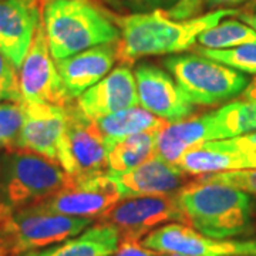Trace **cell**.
I'll return each mask as SVG.
<instances>
[{
	"label": "cell",
	"mask_w": 256,
	"mask_h": 256,
	"mask_svg": "<svg viewBox=\"0 0 256 256\" xmlns=\"http://www.w3.org/2000/svg\"><path fill=\"white\" fill-rule=\"evenodd\" d=\"M236 9H216L204 16L175 20L164 10L138 12L116 18L121 37L118 62L131 64L148 56L171 54L191 48L202 32L214 28L224 18L236 16Z\"/></svg>",
	"instance_id": "cell-1"
},
{
	"label": "cell",
	"mask_w": 256,
	"mask_h": 256,
	"mask_svg": "<svg viewBox=\"0 0 256 256\" xmlns=\"http://www.w3.org/2000/svg\"><path fill=\"white\" fill-rule=\"evenodd\" d=\"M184 224L215 239L246 235L252 228L250 195L220 184L192 181L176 192Z\"/></svg>",
	"instance_id": "cell-2"
},
{
	"label": "cell",
	"mask_w": 256,
	"mask_h": 256,
	"mask_svg": "<svg viewBox=\"0 0 256 256\" xmlns=\"http://www.w3.org/2000/svg\"><path fill=\"white\" fill-rule=\"evenodd\" d=\"M42 18L54 60L118 42L121 37L118 26L90 0H48Z\"/></svg>",
	"instance_id": "cell-3"
},
{
	"label": "cell",
	"mask_w": 256,
	"mask_h": 256,
	"mask_svg": "<svg viewBox=\"0 0 256 256\" xmlns=\"http://www.w3.org/2000/svg\"><path fill=\"white\" fill-rule=\"evenodd\" d=\"M70 180L60 165L28 150L8 151L2 161V192L12 210L44 201Z\"/></svg>",
	"instance_id": "cell-4"
},
{
	"label": "cell",
	"mask_w": 256,
	"mask_h": 256,
	"mask_svg": "<svg viewBox=\"0 0 256 256\" xmlns=\"http://www.w3.org/2000/svg\"><path fill=\"white\" fill-rule=\"evenodd\" d=\"M164 66L194 106H216L232 100L249 84L245 74L200 53L171 56Z\"/></svg>",
	"instance_id": "cell-5"
},
{
	"label": "cell",
	"mask_w": 256,
	"mask_h": 256,
	"mask_svg": "<svg viewBox=\"0 0 256 256\" xmlns=\"http://www.w3.org/2000/svg\"><path fill=\"white\" fill-rule=\"evenodd\" d=\"M98 222L108 224L118 230L121 240H140L150 232L170 222H182L184 214L176 192L126 198L104 212Z\"/></svg>",
	"instance_id": "cell-6"
},
{
	"label": "cell",
	"mask_w": 256,
	"mask_h": 256,
	"mask_svg": "<svg viewBox=\"0 0 256 256\" xmlns=\"http://www.w3.org/2000/svg\"><path fill=\"white\" fill-rule=\"evenodd\" d=\"M120 200L122 196L118 188L106 171L87 176L72 175V180L60 191L32 206L43 212L92 220L100 218Z\"/></svg>",
	"instance_id": "cell-7"
},
{
	"label": "cell",
	"mask_w": 256,
	"mask_h": 256,
	"mask_svg": "<svg viewBox=\"0 0 256 256\" xmlns=\"http://www.w3.org/2000/svg\"><path fill=\"white\" fill-rule=\"evenodd\" d=\"M18 86L23 101L28 102L66 107L73 101L66 92L54 57L50 52L43 18L37 26L23 63L18 67Z\"/></svg>",
	"instance_id": "cell-8"
},
{
	"label": "cell",
	"mask_w": 256,
	"mask_h": 256,
	"mask_svg": "<svg viewBox=\"0 0 256 256\" xmlns=\"http://www.w3.org/2000/svg\"><path fill=\"white\" fill-rule=\"evenodd\" d=\"M141 244L162 255L256 256V240L210 238L182 222H170L154 229Z\"/></svg>",
	"instance_id": "cell-9"
},
{
	"label": "cell",
	"mask_w": 256,
	"mask_h": 256,
	"mask_svg": "<svg viewBox=\"0 0 256 256\" xmlns=\"http://www.w3.org/2000/svg\"><path fill=\"white\" fill-rule=\"evenodd\" d=\"M23 108L24 124L22 128L18 148L44 156L60 165L67 174H72L66 141L64 107L23 101Z\"/></svg>",
	"instance_id": "cell-10"
},
{
	"label": "cell",
	"mask_w": 256,
	"mask_h": 256,
	"mask_svg": "<svg viewBox=\"0 0 256 256\" xmlns=\"http://www.w3.org/2000/svg\"><path fill=\"white\" fill-rule=\"evenodd\" d=\"M66 141L73 176L101 174L107 171L106 141L96 120L87 117L76 102L64 107Z\"/></svg>",
	"instance_id": "cell-11"
},
{
	"label": "cell",
	"mask_w": 256,
	"mask_h": 256,
	"mask_svg": "<svg viewBox=\"0 0 256 256\" xmlns=\"http://www.w3.org/2000/svg\"><path fill=\"white\" fill-rule=\"evenodd\" d=\"M138 104L168 122L182 121L194 111V104L170 74L154 64L136 67Z\"/></svg>",
	"instance_id": "cell-12"
},
{
	"label": "cell",
	"mask_w": 256,
	"mask_h": 256,
	"mask_svg": "<svg viewBox=\"0 0 256 256\" xmlns=\"http://www.w3.org/2000/svg\"><path fill=\"white\" fill-rule=\"evenodd\" d=\"M78 108L92 120L138 106L137 82L128 66L111 70L104 78L76 98Z\"/></svg>",
	"instance_id": "cell-13"
},
{
	"label": "cell",
	"mask_w": 256,
	"mask_h": 256,
	"mask_svg": "<svg viewBox=\"0 0 256 256\" xmlns=\"http://www.w3.org/2000/svg\"><path fill=\"white\" fill-rule=\"evenodd\" d=\"M107 174L117 185L122 200L175 194L182 188L188 176L182 170L156 156L126 172L107 171Z\"/></svg>",
	"instance_id": "cell-14"
},
{
	"label": "cell",
	"mask_w": 256,
	"mask_h": 256,
	"mask_svg": "<svg viewBox=\"0 0 256 256\" xmlns=\"http://www.w3.org/2000/svg\"><path fill=\"white\" fill-rule=\"evenodd\" d=\"M117 60L118 42H111L62 60H56V66L68 97L76 100L110 73Z\"/></svg>",
	"instance_id": "cell-15"
},
{
	"label": "cell",
	"mask_w": 256,
	"mask_h": 256,
	"mask_svg": "<svg viewBox=\"0 0 256 256\" xmlns=\"http://www.w3.org/2000/svg\"><path fill=\"white\" fill-rule=\"evenodd\" d=\"M40 20L42 12L28 0H0V54L18 70Z\"/></svg>",
	"instance_id": "cell-16"
},
{
	"label": "cell",
	"mask_w": 256,
	"mask_h": 256,
	"mask_svg": "<svg viewBox=\"0 0 256 256\" xmlns=\"http://www.w3.org/2000/svg\"><path fill=\"white\" fill-rule=\"evenodd\" d=\"M175 166L188 175H205L230 170L249 168V164L239 151L230 146L228 138L212 140L188 148Z\"/></svg>",
	"instance_id": "cell-17"
},
{
	"label": "cell",
	"mask_w": 256,
	"mask_h": 256,
	"mask_svg": "<svg viewBox=\"0 0 256 256\" xmlns=\"http://www.w3.org/2000/svg\"><path fill=\"white\" fill-rule=\"evenodd\" d=\"M212 140L215 137L210 112L194 118L168 122L156 134V156L175 165L188 148Z\"/></svg>",
	"instance_id": "cell-18"
},
{
	"label": "cell",
	"mask_w": 256,
	"mask_h": 256,
	"mask_svg": "<svg viewBox=\"0 0 256 256\" xmlns=\"http://www.w3.org/2000/svg\"><path fill=\"white\" fill-rule=\"evenodd\" d=\"M118 245V230L108 224L98 222L76 236L18 256H111Z\"/></svg>",
	"instance_id": "cell-19"
},
{
	"label": "cell",
	"mask_w": 256,
	"mask_h": 256,
	"mask_svg": "<svg viewBox=\"0 0 256 256\" xmlns=\"http://www.w3.org/2000/svg\"><path fill=\"white\" fill-rule=\"evenodd\" d=\"M96 121L104 136L107 151L120 140L141 132H158L168 124V121L160 118L152 112L140 107L117 111Z\"/></svg>",
	"instance_id": "cell-20"
},
{
	"label": "cell",
	"mask_w": 256,
	"mask_h": 256,
	"mask_svg": "<svg viewBox=\"0 0 256 256\" xmlns=\"http://www.w3.org/2000/svg\"><path fill=\"white\" fill-rule=\"evenodd\" d=\"M215 140H225L256 132V104L238 100L210 111Z\"/></svg>",
	"instance_id": "cell-21"
},
{
	"label": "cell",
	"mask_w": 256,
	"mask_h": 256,
	"mask_svg": "<svg viewBox=\"0 0 256 256\" xmlns=\"http://www.w3.org/2000/svg\"><path fill=\"white\" fill-rule=\"evenodd\" d=\"M156 132H141L117 141L107 151V171L126 172L156 156Z\"/></svg>",
	"instance_id": "cell-22"
},
{
	"label": "cell",
	"mask_w": 256,
	"mask_h": 256,
	"mask_svg": "<svg viewBox=\"0 0 256 256\" xmlns=\"http://www.w3.org/2000/svg\"><path fill=\"white\" fill-rule=\"evenodd\" d=\"M196 42L205 48H232L246 43H256V30L242 20H225L202 32Z\"/></svg>",
	"instance_id": "cell-23"
},
{
	"label": "cell",
	"mask_w": 256,
	"mask_h": 256,
	"mask_svg": "<svg viewBox=\"0 0 256 256\" xmlns=\"http://www.w3.org/2000/svg\"><path fill=\"white\" fill-rule=\"evenodd\" d=\"M196 53L225 64L245 74H256V43H246L232 48H205L196 47Z\"/></svg>",
	"instance_id": "cell-24"
},
{
	"label": "cell",
	"mask_w": 256,
	"mask_h": 256,
	"mask_svg": "<svg viewBox=\"0 0 256 256\" xmlns=\"http://www.w3.org/2000/svg\"><path fill=\"white\" fill-rule=\"evenodd\" d=\"M24 124L23 102H0V150H18L22 128Z\"/></svg>",
	"instance_id": "cell-25"
},
{
	"label": "cell",
	"mask_w": 256,
	"mask_h": 256,
	"mask_svg": "<svg viewBox=\"0 0 256 256\" xmlns=\"http://www.w3.org/2000/svg\"><path fill=\"white\" fill-rule=\"evenodd\" d=\"M195 182L200 184H220L230 186L239 191L256 195V168H244V170H230L212 174L200 175Z\"/></svg>",
	"instance_id": "cell-26"
},
{
	"label": "cell",
	"mask_w": 256,
	"mask_h": 256,
	"mask_svg": "<svg viewBox=\"0 0 256 256\" xmlns=\"http://www.w3.org/2000/svg\"><path fill=\"white\" fill-rule=\"evenodd\" d=\"M2 101L23 102L18 68L3 54H0V102Z\"/></svg>",
	"instance_id": "cell-27"
},
{
	"label": "cell",
	"mask_w": 256,
	"mask_h": 256,
	"mask_svg": "<svg viewBox=\"0 0 256 256\" xmlns=\"http://www.w3.org/2000/svg\"><path fill=\"white\" fill-rule=\"evenodd\" d=\"M230 146L239 151L249 164V168H256V132L228 138Z\"/></svg>",
	"instance_id": "cell-28"
},
{
	"label": "cell",
	"mask_w": 256,
	"mask_h": 256,
	"mask_svg": "<svg viewBox=\"0 0 256 256\" xmlns=\"http://www.w3.org/2000/svg\"><path fill=\"white\" fill-rule=\"evenodd\" d=\"M111 256H160V254L146 248L140 240H121Z\"/></svg>",
	"instance_id": "cell-29"
},
{
	"label": "cell",
	"mask_w": 256,
	"mask_h": 256,
	"mask_svg": "<svg viewBox=\"0 0 256 256\" xmlns=\"http://www.w3.org/2000/svg\"><path fill=\"white\" fill-rule=\"evenodd\" d=\"M178 0H127L134 9L140 12H150V10H166L172 8Z\"/></svg>",
	"instance_id": "cell-30"
},
{
	"label": "cell",
	"mask_w": 256,
	"mask_h": 256,
	"mask_svg": "<svg viewBox=\"0 0 256 256\" xmlns=\"http://www.w3.org/2000/svg\"><path fill=\"white\" fill-rule=\"evenodd\" d=\"M242 100L250 101V102H255L256 104V77L254 80H250L249 84L246 86V88L242 92Z\"/></svg>",
	"instance_id": "cell-31"
},
{
	"label": "cell",
	"mask_w": 256,
	"mask_h": 256,
	"mask_svg": "<svg viewBox=\"0 0 256 256\" xmlns=\"http://www.w3.org/2000/svg\"><path fill=\"white\" fill-rule=\"evenodd\" d=\"M248 0H205L206 6L210 9H215V8H220V6H235L239 3H244Z\"/></svg>",
	"instance_id": "cell-32"
},
{
	"label": "cell",
	"mask_w": 256,
	"mask_h": 256,
	"mask_svg": "<svg viewBox=\"0 0 256 256\" xmlns=\"http://www.w3.org/2000/svg\"><path fill=\"white\" fill-rule=\"evenodd\" d=\"M239 18L244 23H246L249 28L256 30V13H252V12H249V13H239Z\"/></svg>",
	"instance_id": "cell-33"
},
{
	"label": "cell",
	"mask_w": 256,
	"mask_h": 256,
	"mask_svg": "<svg viewBox=\"0 0 256 256\" xmlns=\"http://www.w3.org/2000/svg\"><path fill=\"white\" fill-rule=\"evenodd\" d=\"M28 2H30V3H33L37 9L40 10V12H43V8L46 6V3L48 2V0H28Z\"/></svg>",
	"instance_id": "cell-34"
},
{
	"label": "cell",
	"mask_w": 256,
	"mask_h": 256,
	"mask_svg": "<svg viewBox=\"0 0 256 256\" xmlns=\"http://www.w3.org/2000/svg\"><path fill=\"white\" fill-rule=\"evenodd\" d=\"M248 8H249V10L252 13H256V0H250V3L248 4Z\"/></svg>",
	"instance_id": "cell-35"
},
{
	"label": "cell",
	"mask_w": 256,
	"mask_h": 256,
	"mask_svg": "<svg viewBox=\"0 0 256 256\" xmlns=\"http://www.w3.org/2000/svg\"><path fill=\"white\" fill-rule=\"evenodd\" d=\"M0 256H12V254H10L9 250L6 249V248L0 246Z\"/></svg>",
	"instance_id": "cell-36"
},
{
	"label": "cell",
	"mask_w": 256,
	"mask_h": 256,
	"mask_svg": "<svg viewBox=\"0 0 256 256\" xmlns=\"http://www.w3.org/2000/svg\"><path fill=\"white\" fill-rule=\"evenodd\" d=\"M104 2H107V3H110V4H121V3H124V2H127V0H104Z\"/></svg>",
	"instance_id": "cell-37"
},
{
	"label": "cell",
	"mask_w": 256,
	"mask_h": 256,
	"mask_svg": "<svg viewBox=\"0 0 256 256\" xmlns=\"http://www.w3.org/2000/svg\"><path fill=\"white\" fill-rule=\"evenodd\" d=\"M164 256H184V255H176V254H164Z\"/></svg>",
	"instance_id": "cell-38"
}]
</instances>
